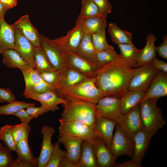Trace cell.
Segmentation results:
<instances>
[{
    "label": "cell",
    "instance_id": "obj_1",
    "mask_svg": "<svg viewBox=\"0 0 167 167\" xmlns=\"http://www.w3.org/2000/svg\"><path fill=\"white\" fill-rule=\"evenodd\" d=\"M121 58L100 66L95 77L96 84L104 96L120 98L129 90V85L137 70Z\"/></svg>",
    "mask_w": 167,
    "mask_h": 167
},
{
    "label": "cell",
    "instance_id": "obj_2",
    "mask_svg": "<svg viewBox=\"0 0 167 167\" xmlns=\"http://www.w3.org/2000/svg\"><path fill=\"white\" fill-rule=\"evenodd\" d=\"M62 104L64 109L60 121L80 122L93 129L99 114L96 104L75 100H67Z\"/></svg>",
    "mask_w": 167,
    "mask_h": 167
},
{
    "label": "cell",
    "instance_id": "obj_3",
    "mask_svg": "<svg viewBox=\"0 0 167 167\" xmlns=\"http://www.w3.org/2000/svg\"><path fill=\"white\" fill-rule=\"evenodd\" d=\"M59 96L67 100H75L95 104L104 97L96 85L95 77L86 78L65 91Z\"/></svg>",
    "mask_w": 167,
    "mask_h": 167
},
{
    "label": "cell",
    "instance_id": "obj_4",
    "mask_svg": "<svg viewBox=\"0 0 167 167\" xmlns=\"http://www.w3.org/2000/svg\"><path fill=\"white\" fill-rule=\"evenodd\" d=\"M158 98L146 99L139 103L140 114L145 129L155 134L166 122L158 107Z\"/></svg>",
    "mask_w": 167,
    "mask_h": 167
},
{
    "label": "cell",
    "instance_id": "obj_5",
    "mask_svg": "<svg viewBox=\"0 0 167 167\" xmlns=\"http://www.w3.org/2000/svg\"><path fill=\"white\" fill-rule=\"evenodd\" d=\"M41 47L52 66L60 72L68 68V53L62 50L52 40L40 34Z\"/></svg>",
    "mask_w": 167,
    "mask_h": 167
},
{
    "label": "cell",
    "instance_id": "obj_6",
    "mask_svg": "<svg viewBox=\"0 0 167 167\" xmlns=\"http://www.w3.org/2000/svg\"><path fill=\"white\" fill-rule=\"evenodd\" d=\"M59 136L79 137L84 140L94 141L97 138L93 129L83 122L60 121Z\"/></svg>",
    "mask_w": 167,
    "mask_h": 167
},
{
    "label": "cell",
    "instance_id": "obj_7",
    "mask_svg": "<svg viewBox=\"0 0 167 167\" xmlns=\"http://www.w3.org/2000/svg\"><path fill=\"white\" fill-rule=\"evenodd\" d=\"M117 122L126 135L133 138L136 133L145 128L141 116L140 104L127 113L121 114Z\"/></svg>",
    "mask_w": 167,
    "mask_h": 167
},
{
    "label": "cell",
    "instance_id": "obj_8",
    "mask_svg": "<svg viewBox=\"0 0 167 167\" xmlns=\"http://www.w3.org/2000/svg\"><path fill=\"white\" fill-rule=\"evenodd\" d=\"M116 126V130L110 148L114 159L116 160L123 155H126L132 158L134 147L133 138L129 137L117 123Z\"/></svg>",
    "mask_w": 167,
    "mask_h": 167
},
{
    "label": "cell",
    "instance_id": "obj_9",
    "mask_svg": "<svg viewBox=\"0 0 167 167\" xmlns=\"http://www.w3.org/2000/svg\"><path fill=\"white\" fill-rule=\"evenodd\" d=\"M84 34L80 20L76 22L75 26L66 36L52 40L66 53L76 54Z\"/></svg>",
    "mask_w": 167,
    "mask_h": 167
},
{
    "label": "cell",
    "instance_id": "obj_10",
    "mask_svg": "<svg viewBox=\"0 0 167 167\" xmlns=\"http://www.w3.org/2000/svg\"><path fill=\"white\" fill-rule=\"evenodd\" d=\"M158 71L150 63L137 68L129 83V90H141L146 92Z\"/></svg>",
    "mask_w": 167,
    "mask_h": 167
},
{
    "label": "cell",
    "instance_id": "obj_11",
    "mask_svg": "<svg viewBox=\"0 0 167 167\" xmlns=\"http://www.w3.org/2000/svg\"><path fill=\"white\" fill-rule=\"evenodd\" d=\"M96 107L99 115L106 119L117 121L121 115L118 98L105 96L96 104Z\"/></svg>",
    "mask_w": 167,
    "mask_h": 167
},
{
    "label": "cell",
    "instance_id": "obj_12",
    "mask_svg": "<svg viewBox=\"0 0 167 167\" xmlns=\"http://www.w3.org/2000/svg\"><path fill=\"white\" fill-rule=\"evenodd\" d=\"M67 63L68 67L77 71L87 78H95L100 67L73 53H68Z\"/></svg>",
    "mask_w": 167,
    "mask_h": 167
},
{
    "label": "cell",
    "instance_id": "obj_13",
    "mask_svg": "<svg viewBox=\"0 0 167 167\" xmlns=\"http://www.w3.org/2000/svg\"><path fill=\"white\" fill-rule=\"evenodd\" d=\"M87 78L77 71L68 67L64 72H60L54 91L58 96L65 91Z\"/></svg>",
    "mask_w": 167,
    "mask_h": 167
},
{
    "label": "cell",
    "instance_id": "obj_14",
    "mask_svg": "<svg viewBox=\"0 0 167 167\" xmlns=\"http://www.w3.org/2000/svg\"><path fill=\"white\" fill-rule=\"evenodd\" d=\"M28 137L21 140L16 144L15 151L18 156L12 167H36L38 166V158L32 155L28 143Z\"/></svg>",
    "mask_w": 167,
    "mask_h": 167
},
{
    "label": "cell",
    "instance_id": "obj_15",
    "mask_svg": "<svg viewBox=\"0 0 167 167\" xmlns=\"http://www.w3.org/2000/svg\"><path fill=\"white\" fill-rule=\"evenodd\" d=\"M15 28V41L14 50L28 63L30 67L35 68L34 58L35 46L19 29Z\"/></svg>",
    "mask_w": 167,
    "mask_h": 167
},
{
    "label": "cell",
    "instance_id": "obj_16",
    "mask_svg": "<svg viewBox=\"0 0 167 167\" xmlns=\"http://www.w3.org/2000/svg\"><path fill=\"white\" fill-rule=\"evenodd\" d=\"M155 134L144 128L134 135V154L132 159L141 165L142 160Z\"/></svg>",
    "mask_w": 167,
    "mask_h": 167
},
{
    "label": "cell",
    "instance_id": "obj_17",
    "mask_svg": "<svg viewBox=\"0 0 167 167\" xmlns=\"http://www.w3.org/2000/svg\"><path fill=\"white\" fill-rule=\"evenodd\" d=\"M83 140L79 137L58 136L57 142L62 144L66 150L65 158L76 166L80 159Z\"/></svg>",
    "mask_w": 167,
    "mask_h": 167
},
{
    "label": "cell",
    "instance_id": "obj_18",
    "mask_svg": "<svg viewBox=\"0 0 167 167\" xmlns=\"http://www.w3.org/2000/svg\"><path fill=\"white\" fill-rule=\"evenodd\" d=\"M93 149L98 167H114L115 160L110 149L100 138H97L93 141Z\"/></svg>",
    "mask_w": 167,
    "mask_h": 167
},
{
    "label": "cell",
    "instance_id": "obj_19",
    "mask_svg": "<svg viewBox=\"0 0 167 167\" xmlns=\"http://www.w3.org/2000/svg\"><path fill=\"white\" fill-rule=\"evenodd\" d=\"M167 95V73L158 70L148 90L139 102L146 99H159L160 97Z\"/></svg>",
    "mask_w": 167,
    "mask_h": 167
},
{
    "label": "cell",
    "instance_id": "obj_20",
    "mask_svg": "<svg viewBox=\"0 0 167 167\" xmlns=\"http://www.w3.org/2000/svg\"><path fill=\"white\" fill-rule=\"evenodd\" d=\"M117 123L116 121L105 118L98 114L93 129L97 138L102 139L110 149Z\"/></svg>",
    "mask_w": 167,
    "mask_h": 167
},
{
    "label": "cell",
    "instance_id": "obj_21",
    "mask_svg": "<svg viewBox=\"0 0 167 167\" xmlns=\"http://www.w3.org/2000/svg\"><path fill=\"white\" fill-rule=\"evenodd\" d=\"M26 98L32 99L39 101L41 106L48 112L55 111L59 109V104L66 102L67 100L60 97L54 90L46 91L41 94L27 95L24 96Z\"/></svg>",
    "mask_w": 167,
    "mask_h": 167
},
{
    "label": "cell",
    "instance_id": "obj_22",
    "mask_svg": "<svg viewBox=\"0 0 167 167\" xmlns=\"http://www.w3.org/2000/svg\"><path fill=\"white\" fill-rule=\"evenodd\" d=\"M55 132L52 127L44 126L41 129L43 139L40 154L38 157V167H46L51 153L53 144L51 139Z\"/></svg>",
    "mask_w": 167,
    "mask_h": 167
},
{
    "label": "cell",
    "instance_id": "obj_23",
    "mask_svg": "<svg viewBox=\"0 0 167 167\" xmlns=\"http://www.w3.org/2000/svg\"><path fill=\"white\" fill-rule=\"evenodd\" d=\"M12 24L19 29L35 47H41L40 34L31 23L28 15L22 16Z\"/></svg>",
    "mask_w": 167,
    "mask_h": 167
},
{
    "label": "cell",
    "instance_id": "obj_24",
    "mask_svg": "<svg viewBox=\"0 0 167 167\" xmlns=\"http://www.w3.org/2000/svg\"><path fill=\"white\" fill-rule=\"evenodd\" d=\"M15 41V28L5 20L4 17L0 18V53L5 50L14 49Z\"/></svg>",
    "mask_w": 167,
    "mask_h": 167
},
{
    "label": "cell",
    "instance_id": "obj_25",
    "mask_svg": "<svg viewBox=\"0 0 167 167\" xmlns=\"http://www.w3.org/2000/svg\"><path fill=\"white\" fill-rule=\"evenodd\" d=\"M146 92L143 91L136 90H128L125 92L120 98L121 114L127 113L138 104Z\"/></svg>",
    "mask_w": 167,
    "mask_h": 167
},
{
    "label": "cell",
    "instance_id": "obj_26",
    "mask_svg": "<svg viewBox=\"0 0 167 167\" xmlns=\"http://www.w3.org/2000/svg\"><path fill=\"white\" fill-rule=\"evenodd\" d=\"M2 54V62L8 68H17L22 71L30 67L28 63L14 49L6 50Z\"/></svg>",
    "mask_w": 167,
    "mask_h": 167
},
{
    "label": "cell",
    "instance_id": "obj_27",
    "mask_svg": "<svg viewBox=\"0 0 167 167\" xmlns=\"http://www.w3.org/2000/svg\"><path fill=\"white\" fill-rule=\"evenodd\" d=\"M75 54L97 65L96 60V52L92 42L91 34H84Z\"/></svg>",
    "mask_w": 167,
    "mask_h": 167
},
{
    "label": "cell",
    "instance_id": "obj_28",
    "mask_svg": "<svg viewBox=\"0 0 167 167\" xmlns=\"http://www.w3.org/2000/svg\"><path fill=\"white\" fill-rule=\"evenodd\" d=\"M93 141L83 140L80 159L77 167H97L93 149Z\"/></svg>",
    "mask_w": 167,
    "mask_h": 167
},
{
    "label": "cell",
    "instance_id": "obj_29",
    "mask_svg": "<svg viewBox=\"0 0 167 167\" xmlns=\"http://www.w3.org/2000/svg\"><path fill=\"white\" fill-rule=\"evenodd\" d=\"M156 39V37L152 33L147 35L146 45L142 49L138 59V68L150 63L153 58L156 57V47L155 45Z\"/></svg>",
    "mask_w": 167,
    "mask_h": 167
},
{
    "label": "cell",
    "instance_id": "obj_30",
    "mask_svg": "<svg viewBox=\"0 0 167 167\" xmlns=\"http://www.w3.org/2000/svg\"><path fill=\"white\" fill-rule=\"evenodd\" d=\"M121 58L130 66L138 68V60L142 49H138L134 45L128 44L118 45Z\"/></svg>",
    "mask_w": 167,
    "mask_h": 167
},
{
    "label": "cell",
    "instance_id": "obj_31",
    "mask_svg": "<svg viewBox=\"0 0 167 167\" xmlns=\"http://www.w3.org/2000/svg\"><path fill=\"white\" fill-rule=\"evenodd\" d=\"M106 17L101 16L81 20L84 34L91 35L105 29Z\"/></svg>",
    "mask_w": 167,
    "mask_h": 167
},
{
    "label": "cell",
    "instance_id": "obj_32",
    "mask_svg": "<svg viewBox=\"0 0 167 167\" xmlns=\"http://www.w3.org/2000/svg\"><path fill=\"white\" fill-rule=\"evenodd\" d=\"M108 32L113 42L117 44H128L134 45L132 42L131 34L121 29L115 23H110L109 26Z\"/></svg>",
    "mask_w": 167,
    "mask_h": 167
},
{
    "label": "cell",
    "instance_id": "obj_33",
    "mask_svg": "<svg viewBox=\"0 0 167 167\" xmlns=\"http://www.w3.org/2000/svg\"><path fill=\"white\" fill-rule=\"evenodd\" d=\"M34 58L35 69L40 73L57 71L51 65L41 47H35Z\"/></svg>",
    "mask_w": 167,
    "mask_h": 167
},
{
    "label": "cell",
    "instance_id": "obj_34",
    "mask_svg": "<svg viewBox=\"0 0 167 167\" xmlns=\"http://www.w3.org/2000/svg\"><path fill=\"white\" fill-rule=\"evenodd\" d=\"M79 14L76 22L103 15L92 0H82Z\"/></svg>",
    "mask_w": 167,
    "mask_h": 167
},
{
    "label": "cell",
    "instance_id": "obj_35",
    "mask_svg": "<svg viewBox=\"0 0 167 167\" xmlns=\"http://www.w3.org/2000/svg\"><path fill=\"white\" fill-rule=\"evenodd\" d=\"M22 72L25 82V89L23 94L24 96L28 94L35 85L43 80L40 73L35 68L29 67Z\"/></svg>",
    "mask_w": 167,
    "mask_h": 167
},
{
    "label": "cell",
    "instance_id": "obj_36",
    "mask_svg": "<svg viewBox=\"0 0 167 167\" xmlns=\"http://www.w3.org/2000/svg\"><path fill=\"white\" fill-rule=\"evenodd\" d=\"M121 58L114 49H108L96 52V60L97 64L101 66L117 60Z\"/></svg>",
    "mask_w": 167,
    "mask_h": 167
},
{
    "label": "cell",
    "instance_id": "obj_37",
    "mask_svg": "<svg viewBox=\"0 0 167 167\" xmlns=\"http://www.w3.org/2000/svg\"><path fill=\"white\" fill-rule=\"evenodd\" d=\"M105 30V29H104L91 34L92 42L96 52L108 49H114V48L107 42Z\"/></svg>",
    "mask_w": 167,
    "mask_h": 167
},
{
    "label": "cell",
    "instance_id": "obj_38",
    "mask_svg": "<svg viewBox=\"0 0 167 167\" xmlns=\"http://www.w3.org/2000/svg\"><path fill=\"white\" fill-rule=\"evenodd\" d=\"M35 105L34 103H28L23 101L15 100L6 105L0 106V115H13L18 111L26 109L28 107Z\"/></svg>",
    "mask_w": 167,
    "mask_h": 167
},
{
    "label": "cell",
    "instance_id": "obj_39",
    "mask_svg": "<svg viewBox=\"0 0 167 167\" xmlns=\"http://www.w3.org/2000/svg\"><path fill=\"white\" fill-rule=\"evenodd\" d=\"M58 142L53 144L51 153L46 167H59L62 160L66 157V151L60 149Z\"/></svg>",
    "mask_w": 167,
    "mask_h": 167
},
{
    "label": "cell",
    "instance_id": "obj_40",
    "mask_svg": "<svg viewBox=\"0 0 167 167\" xmlns=\"http://www.w3.org/2000/svg\"><path fill=\"white\" fill-rule=\"evenodd\" d=\"M30 129L28 124L21 123L11 125V133L15 144H17L25 138L28 137Z\"/></svg>",
    "mask_w": 167,
    "mask_h": 167
},
{
    "label": "cell",
    "instance_id": "obj_41",
    "mask_svg": "<svg viewBox=\"0 0 167 167\" xmlns=\"http://www.w3.org/2000/svg\"><path fill=\"white\" fill-rule=\"evenodd\" d=\"M11 128V125H8L2 126L0 129V139L11 151H15L16 144L13 140Z\"/></svg>",
    "mask_w": 167,
    "mask_h": 167
},
{
    "label": "cell",
    "instance_id": "obj_42",
    "mask_svg": "<svg viewBox=\"0 0 167 167\" xmlns=\"http://www.w3.org/2000/svg\"><path fill=\"white\" fill-rule=\"evenodd\" d=\"M11 149L6 146L0 149V167H12L15 160Z\"/></svg>",
    "mask_w": 167,
    "mask_h": 167
},
{
    "label": "cell",
    "instance_id": "obj_43",
    "mask_svg": "<svg viewBox=\"0 0 167 167\" xmlns=\"http://www.w3.org/2000/svg\"><path fill=\"white\" fill-rule=\"evenodd\" d=\"M60 71H58L44 72L40 73L43 80L52 87L54 90Z\"/></svg>",
    "mask_w": 167,
    "mask_h": 167
},
{
    "label": "cell",
    "instance_id": "obj_44",
    "mask_svg": "<svg viewBox=\"0 0 167 167\" xmlns=\"http://www.w3.org/2000/svg\"><path fill=\"white\" fill-rule=\"evenodd\" d=\"M103 16H107L111 12L112 6L108 0H92Z\"/></svg>",
    "mask_w": 167,
    "mask_h": 167
},
{
    "label": "cell",
    "instance_id": "obj_45",
    "mask_svg": "<svg viewBox=\"0 0 167 167\" xmlns=\"http://www.w3.org/2000/svg\"><path fill=\"white\" fill-rule=\"evenodd\" d=\"M51 90L54 91L53 88L43 81L35 85L26 95L41 94Z\"/></svg>",
    "mask_w": 167,
    "mask_h": 167
},
{
    "label": "cell",
    "instance_id": "obj_46",
    "mask_svg": "<svg viewBox=\"0 0 167 167\" xmlns=\"http://www.w3.org/2000/svg\"><path fill=\"white\" fill-rule=\"evenodd\" d=\"M15 100V96L9 88H0V103H10Z\"/></svg>",
    "mask_w": 167,
    "mask_h": 167
},
{
    "label": "cell",
    "instance_id": "obj_47",
    "mask_svg": "<svg viewBox=\"0 0 167 167\" xmlns=\"http://www.w3.org/2000/svg\"><path fill=\"white\" fill-rule=\"evenodd\" d=\"M35 105L29 106L26 108V111L33 118H37L39 116L43 115L48 111L41 106L37 107Z\"/></svg>",
    "mask_w": 167,
    "mask_h": 167
},
{
    "label": "cell",
    "instance_id": "obj_48",
    "mask_svg": "<svg viewBox=\"0 0 167 167\" xmlns=\"http://www.w3.org/2000/svg\"><path fill=\"white\" fill-rule=\"evenodd\" d=\"M13 115L18 118L21 121V123L28 124L33 118L27 113L26 110L21 109L15 113Z\"/></svg>",
    "mask_w": 167,
    "mask_h": 167
},
{
    "label": "cell",
    "instance_id": "obj_49",
    "mask_svg": "<svg viewBox=\"0 0 167 167\" xmlns=\"http://www.w3.org/2000/svg\"><path fill=\"white\" fill-rule=\"evenodd\" d=\"M163 42L156 47V51L161 57L167 59V36L165 35L163 38Z\"/></svg>",
    "mask_w": 167,
    "mask_h": 167
},
{
    "label": "cell",
    "instance_id": "obj_50",
    "mask_svg": "<svg viewBox=\"0 0 167 167\" xmlns=\"http://www.w3.org/2000/svg\"><path fill=\"white\" fill-rule=\"evenodd\" d=\"M150 63L153 67L158 70L167 73V63L162 60L158 59L156 57L153 58Z\"/></svg>",
    "mask_w": 167,
    "mask_h": 167
},
{
    "label": "cell",
    "instance_id": "obj_51",
    "mask_svg": "<svg viewBox=\"0 0 167 167\" xmlns=\"http://www.w3.org/2000/svg\"><path fill=\"white\" fill-rule=\"evenodd\" d=\"M141 165L138 164L132 159L119 163H116L115 167H141Z\"/></svg>",
    "mask_w": 167,
    "mask_h": 167
},
{
    "label": "cell",
    "instance_id": "obj_52",
    "mask_svg": "<svg viewBox=\"0 0 167 167\" xmlns=\"http://www.w3.org/2000/svg\"><path fill=\"white\" fill-rule=\"evenodd\" d=\"M4 7L7 10L11 9L17 5V0H0Z\"/></svg>",
    "mask_w": 167,
    "mask_h": 167
},
{
    "label": "cell",
    "instance_id": "obj_53",
    "mask_svg": "<svg viewBox=\"0 0 167 167\" xmlns=\"http://www.w3.org/2000/svg\"><path fill=\"white\" fill-rule=\"evenodd\" d=\"M59 167H77V166L65 158L61 161Z\"/></svg>",
    "mask_w": 167,
    "mask_h": 167
},
{
    "label": "cell",
    "instance_id": "obj_54",
    "mask_svg": "<svg viewBox=\"0 0 167 167\" xmlns=\"http://www.w3.org/2000/svg\"><path fill=\"white\" fill-rule=\"evenodd\" d=\"M7 10L0 1V18L4 17L5 14Z\"/></svg>",
    "mask_w": 167,
    "mask_h": 167
},
{
    "label": "cell",
    "instance_id": "obj_55",
    "mask_svg": "<svg viewBox=\"0 0 167 167\" xmlns=\"http://www.w3.org/2000/svg\"><path fill=\"white\" fill-rule=\"evenodd\" d=\"M2 143L0 142V149L2 148L3 147Z\"/></svg>",
    "mask_w": 167,
    "mask_h": 167
},
{
    "label": "cell",
    "instance_id": "obj_56",
    "mask_svg": "<svg viewBox=\"0 0 167 167\" xmlns=\"http://www.w3.org/2000/svg\"></svg>",
    "mask_w": 167,
    "mask_h": 167
}]
</instances>
